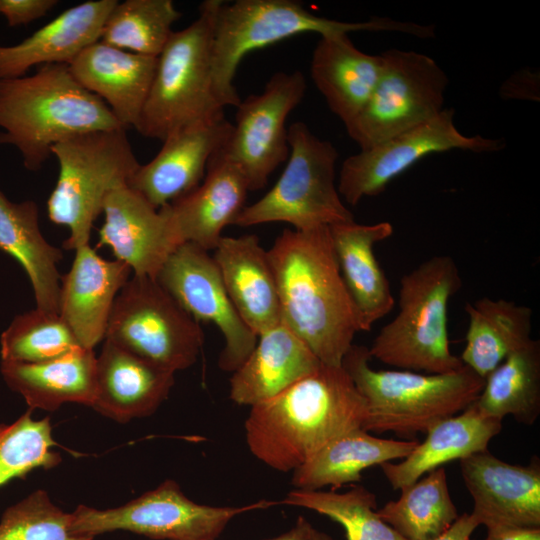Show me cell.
I'll return each mask as SVG.
<instances>
[{
    "label": "cell",
    "instance_id": "41",
    "mask_svg": "<svg viewBox=\"0 0 540 540\" xmlns=\"http://www.w3.org/2000/svg\"><path fill=\"white\" fill-rule=\"evenodd\" d=\"M503 99L539 101L540 77L538 71L522 69L511 75L501 86Z\"/></svg>",
    "mask_w": 540,
    "mask_h": 540
},
{
    "label": "cell",
    "instance_id": "21",
    "mask_svg": "<svg viewBox=\"0 0 540 540\" xmlns=\"http://www.w3.org/2000/svg\"><path fill=\"white\" fill-rule=\"evenodd\" d=\"M157 57L145 56L97 41L85 48L68 69L87 91L99 97L120 125L136 128L147 99Z\"/></svg>",
    "mask_w": 540,
    "mask_h": 540
},
{
    "label": "cell",
    "instance_id": "24",
    "mask_svg": "<svg viewBox=\"0 0 540 540\" xmlns=\"http://www.w3.org/2000/svg\"><path fill=\"white\" fill-rule=\"evenodd\" d=\"M214 251L225 290L244 323L257 336L281 323L274 274L258 237L223 236Z\"/></svg>",
    "mask_w": 540,
    "mask_h": 540
},
{
    "label": "cell",
    "instance_id": "32",
    "mask_svg": "<svg viewBox=\"0 0 540 540\" xmlns=\"http://www.w3.org/2000/svg\"><path fill=\"white\" fill-rule=\"evenodd\" d=\"M468 329L459 357L482 378H486L510 353L531 338L532 309L512 300L484 297L466 303Z\"/></svg>",
    "mask_w": 540,
    "mask_h": 540
},
{
    "label": "cell",
    "instance_id": "18",
    "mask_svg": "<svg viewBox=\"0 0 540 540\" xmlns=\"http://www.w3.org/2000/svg\"><path fill=\"white\" fill-rule=\"evenodd\" d=\"M231 130L224 115L170 134L157 155L139 165L128 186L156 209L170 204L200 185L210 158L225 144Z\"/></svg>",
    "mask_w": 540,
    "mask_h": 540
},
{
    "label": "cell",
    "instance_id": "8",
    "mask_svg": "<svg viewBox=\"0 0 540 540\" xmlns=\"http://www.w3.org/2000/svg\"><path fill=\"white\" fill-rule=\"evenodd\" d=\"M59 166L56 185L47 201L51 222L68 227L63 247L89 244L91 230L107 195L128 185L139 167L126 129L78 134L53 146Z\"/></svg>",
    "mask_w": 540,
    "mask_h": 540
},
{
    "label": "cell",
    "instance_id": "37",
    "mask_svg": "<svg viewBox=\"0 0 540 540\" xmlns=\"http://www.w3.org/2000/svg\"><path fill=\"white\" fill-rule=\"evenodd\" d=\"M80 347L59 314L37 308L17 315L0 337L1 361L6 362H46Z\"/></svg>",
    "mask_w": 540,
    "mask_h": 540
},
{
    "label": "cell",
    "instance_id": "6",
    "mask_svg": "<svg viewBox=\"0 0 540 540\" xmlns=\"http://www.w3.org/2000/svg\"><path fill=\"white\" fill-rule=\"evenodd\" d=\"M462 287L455 260L436 255L400 279L396 316L384 325L368 348L371 358L400 368L430 374L463 366L451 353L448 307Z\"/></svg>",
    "mask_w": 540,
    "mask_h": 540
},
{
    "label": "cell",
    "instance_id": "28",
    "mask_svg": "<svg viewBox=\"0 0 540 540\" xmlns=\"http://www.w3.org/2000/svg\"><path fill=\"white\" fill-rule=\"evenodd\" d=\"M94 350L77 348L41 363L1 361L6 385L20 394L29 409L55 411L65 403L92 407L96 396Z\"/></svg>",
    "mask_w": 540,
    "mask_h": 540
},
{
    "label": "cell",
    "instance_id": "43",
    "mask_svg": "<svg viewBox=\"0 0 540 540\" xmlns=\"http://www.w3.org/2000/svg\"><path fill=\"white\" fill-rule=\"evenodd\" d=\"M485 540H540V528H489Z\"/></svg>",
    "mask_w": 540,
    "mask_h": 540
},
{
    "label": "cell",
    "instance_id": "29",
    "mask_svg": "<svg viewBox=\"0 0 540 540\" xmlns=\"http://www.w3.org/2000/svg\"><path fill=\"white\" fill-rule=\"evenodd\" d=\"M501 429L502 420L482 414L472 404L429 428L424 441L401 462H385L380 467L391 487L400 490L450 461L487 450Z\"/></svg>",
    "mask_w": 540,
    "mask_h": 540
},
{
    "label": "cell",
    "instance_id": "34",
    "mask_svg": "<svg viewBox=\"0 0 540 540\" xmlns=\"http://www.w3.org/2000/svg\"><path fill=\"white\" fill-rule=\"evenodd\" d=\"M397 500L377 510L379 517L406 540H430L459 517L446 471L439 467L400 489Z\"/></svg>",
    "mask_w": 540,
    "mask_h": 540
},
{
    "label": "cell",
    "instance_id": "11",
    "mask_svg": "<svg viewBox=\"0 0 540 540\" xmlns=\"http://www.w3.org/2000/svg\"><path fill=\"white\" fill-rule=\"evenodd\" d=\"M381 56L382 73L368 103L345 126L360 150L426 123L444 109L449 79L433 58L399 49Z\"/></svg>",
    "mask_w": 540,
    "mask_h": 540
},
{
    "label": "cell",
    "instance_id": "23",
    "mask_svg": "<svg viewBox=\"0 0 540 540\" xmlns=\"http://www.w3.org/2000/svg\"><path fill=\"white\" fill-rule=\"evenodd\" d=\"M116 0H90L63 11L23 41L0 45V79L22 77L36 65L71 63L100 40Z\"/></svg>",
    "mask_w": 540,
    "mask_h": 540
},
{
    "label": "cell",
    "instance_id": "17",
    "mask_svg": "<svg viewBox=\"0 0 540 540\" xmlns=\"http://www.w3.org/2000/svg\"><path fill=\"white\" fill-rule=\"evenodd\" d=\"M102 213L97 247H109L133 275L156 279L167 258L181 245L165 212L123 185L107 195Z\"/></svg>",
    "mask_w": 540,
    "mask_h": 540
},
{
    "label": "cell",
    "instance_id": "36",
    "mask_svg": "<svg viewBox=\"0 0 540 540\" xmlns=\"http://www.w3.org/2000/svg\"><path fill=\"white\" fill-rule=\"evenodd\" d=\"M282 503L313 510L340 523L347 540H406L379 517L376 495L364 486L344 493L294 489Z\"/></svg>",
    "mask_w": 540,
    "mask_h": 540
},
{
    "label": "cell",
    "instance_id": "16",
    "mask_svg": "<svg viewBox=\"0 0 540 540\" xmlns=\"http://www.w3.org/2000/svg\"><path fill=\"white\" fill-rule=\"evenodd\" d=\"M460 467L479 525L540 528L538 462L510 464L487 449L461 459Z\"/></svg>",
    "mask_w": 540,
    "mask_h": 540
},
{
    "label": "cell",
    "instance_id": "14",
    "mask_svg": "<svg viewBox=\"0 0 540 540\" xmlns=\"http://www.w3.org/2000/svg\"><path fill=\"white\" fill-rule=\"evenodd\" d=\"M305 92L306 79L300 71L277 72L261 93L249 95L236 106L231 133L216 153L241 170L249 191L264 188L269 176L287 161L286 120Z\"/></svg>",
    "mask_w": 540,
    "mask_h": 540
},
{
    "label": "cell",
    "instance_id": "22",
    "mask_svg": "<svg viewBox=\"0 0 540 540\" xmlns=\"http://www.w3.org/2000/svg\"><path fill=\"white\" fill-rule=\"evenodd\" d=\"M174 374L104 340L91 408L122 424L150 416L168 398Z\"/></svg>",
    "mask_w": 540,
    "mask_h": 540
},
{
    "label": "cell",
    "instance_id": "26",
    "mask_svg": "<svg viewBox=\"0 0 540 540\" xmlns=\"http://www.w3.org/2000/svg\"><path fill=\"white\" fill-rule=\"evenodd\" d=\"M321 362L284 323L258 335L244 363L230 378V399L254 406L316 371Z\"/></svg>",
    "mask_w": 540,
    "mask_h": 540
},
{
    "label": "cell",
    "instance_id": "3",
    "mask_svg": "<svg viewBox=\"0 0 540 540\" xmlns=\"http://www.w3.org/2000/svg\"><path fill=\"white\" fill-rule=\"evenodd\" d=\"M117 128L123 127L109 107L84 89L65 64L0 79V145L15 147L31 172L42 168L60 141Z\"/></svg>",
    "mask_w": 540,
    "mask_h": 540
},
{
    "label": "cell",
    "instance_id": "39",
    "mask_svg": "<svg viewBox=\"0 0 540 540\" xmlns=\"http://www.w3.org/2000/svg\"><path fill=\"white\" fill-rule=\"evenodd\" d=\"M70 513L39 489L8 507L0 518V540H93L73 533Z\"/></svg>",
    "mask_w": 540,
    "mask_h": 540
},
{
    "label": "cell",
    "instance_id": "42",
    "mask_svg": "<svg viewBox=\"0 0 540 540\" xmlns=\"http://www.w3.org/2000/svg\"><path fill=\"white\" fill-rule=\"evenodd\" d=\"M478 526V521L471 513H464L446 531L430 540H470Z\"/></svg>",
    "mask_w": 540,
    "mask_h": 540
},
{
    "label": "cell",
    "instance_id": "13",
    "mask_svg": "<svg viewBox=\"0 0 540 540\" xmlns=\"http://www.w3.org/2000/svg\"><path fill=\"white\" fill-rule=\"evenodd\" d=\"M453 108L374 147L347 157L340 169L338 192L356 206L364 197L378 196L388 184L424 157L460 149L490 153L504 149L503 139L463 134L454 123Z\"/></svg>",
    "mask_w": 540,
    "mask_h": 540
},
{
    "label": "cell",
    "instance_id": "15",
    "mask_svg": "<svg viewBox=\"0 0 540 540\" xmlns=\"http://www.w3.org/2000/svg\"><path fill=\"white\" fill-rule=\"evenodd\" d=\"M156 280L194 320L218 327L225 341L218 365L223 371L237 370L253 351L258 336L233 306L208 251L192 243L179 245Z\"/></svg>",
    "mask_w": 540,
    "mask_h": 540
},
{
    "label": "cell",
    "instance_id": "45",
    "mask_svg": "<svg viewBox=\"0 0 540 540\" xmlns=\"http://www.w3.org/2000/svg\"><path fill=\"white\" fill-rule=\"evenodd\" d=\"M307 540H333L329 535L312 528Z\"/></svg>",
    "mask_w": 540,
    "mask_h": 540
},
{
    "label": "cell",
    "instance_id": "7",
    "mask_svg": "<svg viewBox=\"0 0 540 540\" xmlns=\"http://www.w3.org/2000/svg\"><path fill=\"white\" fill-rule=\"evenodd\" d=\"M223 1L206 0L199 16L173 31L157 57L153 81L136 130L163 141L187 126L224 116L212 84V43L217 12Z\"/></svg>",
    "mask_w": 540,
    "mask_h": 540
},
{
    "label": "cell",
    "instance_id": "12",
    "mask_svg": "<svg viewBox=\"0 0 540 540\" xmlns=\"http://www.w3.org/2000/svg\"><path fill=\"white\" fill-rule=\"evenodd\" d=\"M273 504L262 500L241 507L203 505L187 498L175 481L166 480L116 508L79 505L70 513L69 527L92 538L123 530L157 540H216L236 515Z\"/></svg>",
    "mask_w": 540,
    "mask_h": 540
},
{
    "label": "cell",
    "instance_id": "5",
    "mask_svg": "<svg viewBox=\"0 0 540 540\" xmlns=\"http://www.w3.org/2000/svg\"><path fill=\"white\" fill-rule=\"evenodd\" d=\"M368 348L353 344L342 367L365 398L364 430L393 432L400 437L426 433L433 425L461 413L480 395L485 379L469 367L442 373L375 370Z\"/></svg>",
    "mask_w": 540,
    "mask_h": 540
},
{
    "label": "cell",
    "instance_id": "1",
    "mask_svg": "<svg viewBox=\"0 0 540 540\" xmlns=\"http://www.w3.org/2000/svg\"><path fill=\"white\" fill-rule=\"evenodd\" d=\"M267 255L277 286L281 322L322 364L341 366L355 334L364 327L342 278L329 226L286 229Z\"/></svg>",
    "mask_w": 540,
    "mask_h": 540
},
{
    "label": "cell",
    "instance_id": "44",
    "mask_svg": "<svg viewBox=\"0 0 540 540\" xmlns=\"http://www.w3.org/2000/svg\"><path fill=\"white\" fill-rule=\"evenodd\" d=\"M312 528V525L300 516L288 532L271 540H307Z\"/></svg>",
    "mask_w": 540,
    "mask_h": 540
},
{
    "label": "cell",
    "instance_id": "38",
    "mask_svg": "<svg viewBox=\"0 0 540 540\" xmlns=\"http://www.w3.org/2000/svg\"><path fill=\"white\" fill-rule=\"evenodd\" d=\"M55 446L50 418L34 419L32 409L12 423L0 422V486L35 469L60 464Z\"/></svg>",
    "mask_w": 540,
    "mask_h": 540
},
{
    "label": "cell",
    "instance_id": "33",
    "mask_svg": "<svg viewBox=\"0 0 540 540\" xmlns=\"http://www.w3.org/2000/svg\"><path fill=\"white\" fill-rule=\"evenodd\" d=\"M484 415L499 420L510 415L532 425L540 414V342L530 339L510 353L486 378L473 403Z\"/></svg>",
    "mask_w": 540,
    "mask_h": 540
},
{
    "label": "cell",
    "instance_id": "4",
    "mask_svg": "<svg viewBox=\"0 0 540 540\" xmlns=\"http://www.w3.org/2000/svg\"><path fill=\"white\" fill-rule=\"evenodd\" d=\"M357 31H390L426 39L427 25L390 18L346 22L312 14L294 0H237L221 4L212 43V84L217 101L225 108L241 99L233 84L237 68L249 52L292 36L313 32L321 37Z\"/></svg>",
    "mask_w": 540,
    "mask_h": 540
},
{
    "label": "cell",
    "instance_id": "9",
    "mask_svg": "<svg viewBox=\"0 0 540 540\" xmlns=\"http://www.w3.org/2000/svg\"><path fill=\"white\" fill-rule=\"evenodd\" d=\"M288 144L287 164L275 185L245 206L233 224L285 222L306 231L354 221L335 182L338 151L333 144L316 137L300 121L288 128Z\"/></svg>",
    "mask_w": 540,
    "mask_h": 540
},
{
    "label": "cell",
    "instance_id": "10",
    "mask_svg": "<svg viewBox=\"0 0 540 540\" xmlns=\"http://www.w3.org/2000/svg\"><path fill=\"white\" fill-rule=\"evenodd\" d=\"M104 340L175 373L196 362L204 333L156 279L132 274L115 299Z\"/></svg>",
    "mask_w": 540,
    "mask_h": 540
},
{
    "label": "cell",
    "instance_id": "20",
    "mask_svg": "<svg viewBox=\"0 0 540 540\" xmlns=\"http://www.w3.org/2000/svg\"><path fill=\"white\" fill-rule=\"evenodd\" d=\"M249 186L241 170L215 153L198 187L161 209L179 242L209 251L244 209Z\"/></svg>",
    "mask_w": 540,
    "mask_h": 540
},
{
    "label": "cell",
    "instance_id": "19",
    "mask_svg": "<svg viewBox=\"0 0 540 540\" xmlns=\"http://www.w3.org/2000/svg\"><path fill=\"white\" fill-rule=\"evenodd\" d=\"M131 274L127 264L102 258L89 244L75 250L60 279L58 314L83 348L93 350L105 338L115 299Z\"/></svg>",
    "mask_w": 540,
    "mask_h": 540
},
{
    "label": "cell",
    "instance_id": "25",
    "mask_svg": "<svg viewBox=\"0 0 540 540\" xmlns=\"http://www.w3.org/2000/svg\"><path fill=\"white\" fill-rule=\"evenodd\" d=\"M334 252L346 288L360 314L364 331L390 313L395 305L389 281L380 267L374 246L394 232L387 221L329 226Z\"/></svg>",
    "mask_w": 540,
    "mask_h": 540
},
{
    "label": "cell",
    "instance_id": "2",
    "mask_svg": "<svg viewBox=\"0 0 540 540\" xmlns=\"http://www.w3.org/2000/svg\"><path fill=\"white\" fill-rule=\"evenodd\" d=\"M367 418V402L345 369L321 364L280 394L251 406L246 442L261 462L289 472L333 439L363 429Z\"/></svg>",
    "mask_w": 540,
    "mask_h": 540
},
{
    "label": "cell",
    "instance_id": "30",
    "mask_svg": "<svg viewBox=\"0 0 540 540\" xmlns=\"http://www.w3.org/2000/svg\"><path fill=\"white\" fill-rule=\"evenodd\" d=\"M0 249L25 270L36 308L58 314L62 251L50 244L39 226V210L32 200L10 201L0 190Z\"/></svg>",
    "mask_w": 540,
    "mask_h": 540
},
{
    "label": "cell",
    "instance_id": "35",
    "mask_svg": "<svg viewBox=\"0 0 540 540\" xmlns=\"http://www.w3.org/2000/svg\"><path fill=\"white\" fill-rule=\"evenodd\" d=\"M181 17L171 0H126L108 15L100 40L133 53L158 57Z\"/></svg>",
    "mask_w": 540,
    "mask_h": 540
},
{
    "label": "cell",
    "instance_id": "40",
    "mask_svg": "<svg viewBox=\"0 0 540 540\" xmlns=\"http://www.w3.org/2000/svg\"><path fill=\"white\" fill-rule=\"evenodd\" d=\"M57 4L56 0H0V14L8 26L16 27L45 16Z\"/></svg>",
    "mask_w": 540,
    "mask_h": 540
},
{
    "label": "cell",
    "instance_id": "31",
    "mask_svg": "<svg viewBox=\"0 0 540 540\" xmlns=\"http://www.w3.org/2000/svg\"><path fill=\"white\" fill-rule=\"evenodd\" d=\"M418 442L379 438L364 429H355L333 439L295 469L292 484L301 490L331 486L335 491L342 485L359 482L366 468L404 459Z\"/></svg>",
    "mask_w": 540,
    "mask_h": 540
},
{
    "label": "cell",
    "instance_id": "27",
    "mask_svg": "<svg viewBox=\"0 0 540 540\" xmlns=\"http://www.w3.org/2000/svg\"><path fill=\"white\" fill-rule=\"evenodd\" d=\"M382 69L381 54L362 52L348 35L320 37L310 63L315 86L345 126L368 103Z\"/></svg>",
    "mask_w": 540,
    "mask_h": 540
}]
</instances>
